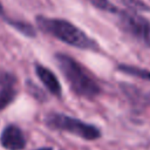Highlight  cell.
Listing matches in <instances>:
<instances>
[{"label": "cell", "instance_id": "obj_1", "mask_svg": "<svg viewBox=\"0 0 150 150\" xmlns=\"http://www.w3.org/2000/svg\"><path fill=\"white\" fill-rule=\"evenodd\" d=\"M55 59L60 70L75 94L89 100L100 95L101 87L79 62L64 54H56Z\"/></svg>", "mask_w": 150, "mask_h": 150}, {"label": "cell", "instance_id": "obj_2", "mask_svg": "<svg viewBox=\"0 0 150 150\" xmlns=\"http://www.w3.org/2000/svg\"><path fill=\"white\" fill-rule=\"evenodd\" d=\"M36 22L41 30L55 36L56 39L70 46H74L81 49H90V50L98 49L96 41L90 39L84 32H82L80 28H77L69 21H66L62 19L38 16Z\"/></svg>", "mask_w": 150, "mask_h": 150}, {"label": "cell", "instance_id": "obj_3", "mask_svg": "<svg viewBox=\"0 0 150 150\" xmlns=\"http://www.w3.org/2000/svg\"><path fill=\"white\" fill-rule=\"evenodd\" d=\"M46 122L49 128L68 131L87 141H94L101 137V130L97 127L63 114H49Z\"/></svg>", "mask_w": 150, "mask_h": 150}, {"label": "cell", "instance_id": "obj_4", "mask_svg": "<svg viewBox=\"0 0 150 150\" xmlns=\"http://www.w3.org/2000/svg\"><path fill=\"white\" fill-rule=\"evenodd\" d=\"M117 15L121 28L145 47L150 48V20L138 12L130 9H121Z\"/></svg>", "mask_w": 150, "mask_h": 150}, {"label": "cell", "instance_id": "obj_5", "mask_svg": "<svg viewBox=\"0 0 150 150\" xmlns=\"http://www.w3.org/2000/svg\"><path fill=\"white\" fill-rule=\"evenodd\" d=\"M0 143L7 150H22L26 146V138L20 128L9 124L2 130Z\"/></svg>", "mask_w": 150, "mask_h": 150}, {"label": "cell", "instance_id": "obj_6", "mask_svg": "<svg viewBox=\"0 0 150 150\" xmlns=\"http://www.w3.org/2000/svg\"><path fill=\"white\" fill-rule=\"evenodd\" d=\"M35 73L39 76V79L41 80V82L46 86V88L56 96L61 95V86L56 79V76L46 67L41 66V64H35Z\"/></svg>", "mask_w": 150, "mask_h": 150}, {"label": "cell", "instance_id": "obj_7", "mask_svg": "<svg viewBox=\"0 0 150 150\" xmlns=\"http://www.w3.org/2000/svg\"><path fill=\"white\" fill-rule=\"evenodd\" d=\"M117 69L120 71L124 73V74L150 81V70H148V69L139 68V67H136V66H130V64H118Z\"/></svg>", "mask_w": 150, "mask_h": 150}, {"label": "cell", "instance_id": "obj_8", "mask_svg": "<svg viewBox=\"0 0 150 150\" xmlns=\"http://www.w3.org/2000/svg\"><path fill=\"white\" fill-rule=\"evenodd\" d=\"M15 95H16V90L14 89L13 84L2 86L0 90V109L6 108L14 100Z\"/></svg>", "mask_w": 150, "mask_h": 150}, {"label": "cell", "instance_id": "obj_9", "mask_svg": "<svg viewBox=\"0 0 150 150\" xmlns=\"http://www.w3.org/2000/svg\"><path fill=\"white\" fill-rule=\"evenodd\" d=\"M93 6H95L98 9H102L104 12H109L112 14H118L120 13V8L117 6H115L112 2H110L109 0H89Z\"/></svg>", "mask_w": 150, "mask_h": 150}, {"label": "cell", "instance_id": "obj_10", "mask_svg": "<svg viewBox=\"0 0 150 150\" xmlns=\"http://www.w3.org/2000/svg\"><path fill=\"white\" fill-rule=\"evenodd\" d=\"M120 4L127 7V9L139 12V11H150V8L142 0H117Z\"/></svg>", "mask_w": 150, "mask_h": 150}, {"label": "cell", "instance_id": "obj_11", "mask_svg": "<svg viewBox=\"0 0 150 150\" xmlns=\"http://www.w3.org/2000/svg\"><path fill=\"white\" fill-rule=\"evenodd\" d=\"M12 26H14L16 29H19V30H21L23 34H26V35H30V36H33L34 35V33H35V30H34V28L30 26V25H27V23H23V22H14V21H8Z\"/></svg>", "mask_w": 150, "mask_h": 150}, {"label": "cell", "instance_id": "obj_12", "mask_svg": "<svg viewBox=\"0 0 150 150\" xmlns=\"http://www.w3.org/2000/svg\"><path fill=\"white\" fill-rule=\"evenodd\" d=\"M38 150H53L52 148H42V149H38Z\"/></svg>", "mask_w": 150, "mask_h": 150}, {"label": "cell", "instance_id": "obj_13", "mask_svg": "<svg viewBox=\"0 0 150 150\" xmlns=\"http://www.w3.org/2000/svg\"><path fill=\"white\" fill-rule=\"evenodd\" d=\"M0 13H2V8H1V5H0Z\"/></svg>", "mask_w": 150, "mask_h": 150}, {"label": "cell", "instance_id": "obj_14", "mask_svg": "<svg viewBox=\"0 0 150 150\" xmlns=\"http://www.w3.org/2000/svg\"><path fill=\"white\" fill-rule=\"evenodd\" d=\"M148 98H149V102H150V94H149V97Z\"/></svg>", "mask_w": 150, "mask_h": 150}]
</instances>
